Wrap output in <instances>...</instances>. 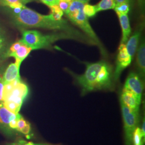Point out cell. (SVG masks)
<instances>
[{
    "label": "cell",
    "instance_id": "cell-1",
    "mask_svg": "<svg viewBox=\"0 0 145 145\" xmlns=\"http://www.w3.org/2000/svg\"><path fill=\"white\" fill-rule=\"evenodd\" d=\"M14 23L17 26L24 28H42L48 30L61 31L76 37L77 39H85L82 33L78 30L73 28L66 20L57 21L52 16L42 15L35 11L29 9L24 5L21 12L13 15Z\"/></svg>",
    "mask_w": 145,
    "mask_h": 145
},
{
    "label": "cell",
    "instance_id": "cell-2",
    "mask_svg": "<svg viewBox=\"0 0 145 145\" xmlns=\"http://www.w3.org/2000/svg\"><path fill=\"white\" fill-rule=\"evenodd\" d=\"M76 39V37L66 32L43 35L39 31L33 30H25L22 31L21 42L32 50L48 48L52 44L61 39Z\"/></svg>",
    "mask_w": 145,
    "mask_h": 145
},
{
    "label": "cell",
    "instance_id": "cell-3",
    "mask_svg": "<svg viewBox=\"0 0 145 145\" xmlns=\"http://www.w3.org/2000/svg\"><path fill=\"white\" fill-rule=\"evenodd\" d=\"M84 5V3L78 1H72L67 12L65 14L71 22L82 29L90 37L93 44L99 47L101 51L104 55L105 50L90 25L88 18L84 14L83 8Z\"/></svg>",
    "mask_w": 145,
    "mask_h": 145
},
{
    "label": "cell",
    "instance_id": "cell-4",
    "mask_svg": "<svg viewBox=\"0 0 145 145\" xmlns=\"http://www.w3.org/2000/svg\"><path fill=\"white\" fill-rule=\"evenodd\" d=\"M104 61L88 63L84 73L81 75H75L78 84L82 88L83 95L96 90V79Z\"/></svg>",
    "mask_w": 145,
    "mask_h": 145
},
{
    "label": "cell",
    "instance_id": "cell-5",
    "mask_svg": "<svg viewBox=\"0 0 145 145\" xmlns=\"http://www.w3.org/2000/svg\"><path fill=\"white\" fill-rule=\"evenodd\" d=\"M122 116L124 121L126 145H132L133 132L139 123V111H133L120 101Z\"/></svg>",
    "mask_w": 145,
    "mask_h": 145
},
{
    "label": "cell",
    "instance_id": "cell-6",
    "mask_svg": "<svg viewBox=\"0 0 145 145\" xmlns=\"http://www.w3.org/2000/svg\"><path fill=\"white\" fill-rule=\"evenodd\" d=\"M113 77L112 68L107 62L104 61L97 77L96 90L112 89Z\"/></svg>",
    "mask_w": 145,
    "mask_h": 145
},
{
    "label": "cell",
    "instance_id": "cell-7",
    "mask_svg": "<svg viewBox=\"0 0 145 145\" xmlns=\"http://www.w3.org/2000/svg\"><path fill=\"white\" fill-rule=\"evenodd\" d=\"M132 60V59L127 53L125 44H120L118 48L116 66L113 76L114 80H118L121 73L130 65Z\"/></svg>",
    "mask_w": 145,
    "mask_h": 145
},
{
    "label": "cell",
    "instance_id": "cell-8",
    "mask_svg": "<svg viewBox=\"0 0 145 145\" xmlns=\"http://www.w3.org/2000/svg\"><path fill=\"white\" fill-rule=\"evenodd\" d=\"M123 90L129 91L141 99L144 90V84L141 78L137 73L131 72L126 80Z\"/></svg>",
    "mask_w": 145,
    "mask_h": 145
},
{
    "label": "cell",
    "instance_id": "cell-9",
    "mask_svg": "<svg viewBox=\"0 0 145 145\" xmlns=\"http://www.w3.org/2000/svg\"><path fill=\"white\" fill-rule=\"evenodd\" d=\"M29 93V89L26 84L22 82L21 80L16 83L13 88L9 99L7 101H10L22 105L24 99Z\"/></svg>",
    "mask_w": 145,
    "mask_h": 145
},
{
    "label": "cell",
    "instance_id": "cell-10",
    "mask_svg": "<svg viewBox=\"0 0 145 145\" xmlns=\"http://www.w3.org/2000/svg\"><path fill=\"white\" fill-rule=\"evenodd\" d=\"M120 101L130 109L133 111H139L141 99H139L134 93L127 90H123Z\"/></svg>",
    "mask_w": 145,
    "mask_h": 145
},
{
    "label": "cell",
    "instance_id": "cell-11",
    "mask_svg": "<svg viewBox=\"0 0 145 145\" xmlns=\"http://www.w3.org/2000/svg\"><path fill=\"white\" fill-rule=\"evenodd\" d=\"M20 66L16 63H11L4 74L3 79L2 80L4 84L9 83L15 80H21L20 75Z\"/></svg>",
    "mask_w": 145,
    "mask_h": 145
},
{
    "label": "cell",
    "instance_id": "cell-12",
    "mask_svg": "<svg viewBox=\"0 0 145 145\" xmlns=\"http://www.w3.org/2000/svg\"><path fill=\"white\" fill-rule=\"evenodd\" d=\"M137 63L139 72V76L141 78H144L145 73V42L142 39L139 46L137 48Z\"/></svg>",
    "mask_w": 145,
    "mask_h": 145
},
{
    "label": "cell",
    "instance_id": "cell-13",
    "mask_svg": "<svg viewBox=\"0 0 145 145\" xmlns=\"http://www.w3.org/2000/svg\"><path fill=\"white\" fill-rule=\"evenodd\" d=\"M141 30H138L129 38L128 40L125 44L126 48L128 54H129L132 60H133L135 52L139 46V42L141 37Z\"/></svg>",
    "mask_w": 145,
    "mask_h": 145
},
{
    "label": "cell",
    "instance_id": "cell-14",
    "mask_svg": "<svg viewBox=\"0 0 145 145\" xmlns=\"http://www.w3.org/2000/svg\"><path fill=\"white\" fill-rule=\"evenodd\" d=\"M122 30V38L120 44H125L128 40L131 33L130 20L127 15L117 14Z\"/></svg>",
    "mask_w": 145,
    "mask_h": 145
},
{
    "label": "cell",
    "instance_id": "cell-15",
    "mask_svg": "<svg viewBox=\"0 0 145 145\" xmlns=\"http://www.w3.org/2000/svg\"><path fill=\"white\" fill-rule=\"evenodd\" d=\"M31 51L32 49L30 47L27 46L26 45L23 43L20 47L15 52L9 53L7 55V57H15L16 63L21 66L22 62L29 56Z\"/></svg>",
    "mask_w": 145,
    "mask_h": 145
},
{
    "label": "cell",
    "instance_id": "cell-16",
    "mask_svg": "<svg viewBox=\"0 0 145 145\" xmlns=\"http://www.w3.org/2000/svg\"><path fill=\"white\" fill-rule=\"evenodd\" d=\"M8 44L5 31L0 26V62L7 57Z\"/></svg>",
    "mask_w": 145,
    "mask_h": 145
},
{
    "label": "cell",
    "instance_id": "cell-17",
    "mask_svg": "<svg viewBox=\"0 0 145 145\" xmlns=\"http://www.w3.org/2000/svg\"><path fill=\"white\" fill-rule=\"evenodd\" d=\"M17 115L6 109L3 104H0V123L9 124L11 120L15 118Z\"/></svg>",
    "mask_w": 145,
    "mask_h": 145
},
{
    "label": "cell",
    "instance_id": "cell-18",
    "mask_svg": "<svg viewBox=\"0 0 145 145\" xmlns=\"http://www.w3.org/2000/svg\"><path fill=\"white\" fill-rule=\"evenodd\" d=\"M115 6L114 0H101L96 5H95L97 12L101 11L114 9Z\"/></svg>",
    "mask_w": 145,
    "mask_h": 145
},
{
    "label": "cell",
    "instance_id": "cell-19",
    "mask_svg": "<svg viewBox=\"0 0 145 145\" xmlns=\"http://www.w3.org/2000/svg\"><path fill=\"white\" fill-rule=\"evenodd\" d=\"M20 80H15L9 83H7L4 84L3 89V93H2V102L7 101L9 99L11 93L15 87L16 83H17Z\"/></svg>",
    "mask_w": 145,
    "mask_h": 145
},
{
    "label": "cell",
    "instance_id": "cell-20",
    "mask_svg": "<svg viewBox=\"0 0 145 145\" xmlns=\"http://www.w3.org/2000/svg\"><path fill=\"white\" fill-rule=\"evenodd\" d=\"M2 102L3 106L9 111L16 114H18L22 106L21 105L10 101H5Z\"/></svg>",
    "mask_w": 145,
    "mask_h": 145
},
{
    "label": "cell",
    "instance_id": "cell-21",
    "mask_svg": "<svg viewBox=\"0 0 145 145\" xmlns=\"http://www.w3.org/2000/svg\"><path fill=\"white\" fill-rule=\"evenodd\" d=\"M142 135L141 134L140 129L139 127H137L135 130L132 138V145H144Z\"/></svg>",
    "mask_w": 145,
    "mask_h": 145
},
{
    "label": "cell",
    "instance_id": "cell-22",
    "mask_svg": "<svg viewBox=\"0 0 145 145\" xmlns=\"http://www.w3.org/2000/svg\"><path fill=\"white\" fill-rule=\"evenodd\" d=\"M51 9V15L52 16L54 20L60 21L62 20V17L63 15V12L59 8V5H53L50 7Z\"/></svg>",
    "mask_w": 145,
    "mask_h": 145
},
{
    "label": "cell",
    "instance_id": "cell-23",
    "mask_svg": "<svg viewBox=\"0 0 145 145\" xmlns=\"http://www.w3.org/2000/svg\"><path fill=\"white\" fill-rule=\"evenodd\" d=\"M117 14L127 15L130 10V5L127 3H123L116 5L114 8Z\"/></svg>",
    "mask_w": 145,
    "mask_h": 145
},
{
    "label": "cell",
    "instance_id": "cell-24",
    "mask_svg": "<svg viewBox=\"0 0 145 145\" xmlns=\"http://www.w3.org/2000/svg\"><path fill=\"white\" fill-rule=\"evenodd\" d=\"M83 10L84 14L87 18L93 17L97 13L96 10L95 5H91L88 3H86L84 5Z\"/></svg>",
    "mask_w": 145,
    "mask_h": 145
},
{
    "label": "cell",
    "instance_id": "cell-25",
    "mask_svg": "<svg viewBox=\"0 0 145 145\" xmlns=\"http://www.w3.org/2000/svg\"><path fill=\"white\" fill-rule=\"evenodd\" d=\"M35 0H0V5L2 6H8L14 3H21L23 5H25L27 3L34 1Z\"/></svg>",
    "mask_w": 145,
    "mask_h": 145
},
{
    "label": "cell",
    "instance_id": "cell-26",
    "mask_svg": "<svg viewBox=\"0 0 145 145\" xmlns=\"http://www.w3.org/2000/svg\"><path fill=\"white\" fill-rule=\"evenodd\" d=\"M72 1V0H60L58 5L61 10L66 14L67 12Z\"/></svg>",
    "mask_w": 145,
    "mask_h": 145
},
{
    "label": "cell",
    "instance_id": "cell-27",
    "mask_svg": "<svg viewBox=\"0 0 145 145\" xmlns=\"http://www.w3.org/2000/svg\"><path fill=\"white\" fill-rule=\"evenodd\" d=\"M22 44H23V42H21V40H19L18 42H16L15 43H14L10 47V48H9L8 51V53H7V55L9 53H12V52H15L16 51H17L20 47L21 45H22Z\"/></svg>",
    "mask_w": 145,
    "mask_h": 145
},
{
    "label": "cell",
    "instance_id": "cell-28",
    "mask_svg": "<svg viewBox=\"0 0 145 145\" xmlns=\"http://www.w3.org/2000/svg\"><path fill=\"white\" fill-rule=\"evenodd\" d=\"M21 117L22 116H21V115L19 114H18L15 118L12 119V120H11L10 123H9V127L11 128V129H16L17 127L18 121V120L20 119Z\"/></svg>",
    "mask_w": 145,
    "mask_h": 145
},
{
    "label": "cell",
    "instance_id": "cell-29",
    "mask_svg": "<svg viewBox=\"0 0 145 145\" xmlns=\"http://www.w3.org/2000/svg\"><path fill=\"white\" fill-rule=\"evenodd\" d=\"M39 1L49 7H51L53 5H58L60 2V0H39Z\"/></svg>",
    "mask_w": 145,
    "mask_h": 145
},
{
    "label": "cell",
    "instance_id": "cell-30",
    "mask_svg": "<svg viewBox=\"0 0 145 145\" xmlns=\"http://www.w3.org/2000/svg\"><path fill=\"white\" fill-rule=\"evenodd\" d=\"M27 122L26 121V120L25 119H23L22 117H21L20 119L18 120V121L17 127L16 130L18 131L19 132H20V131L24 127V126L27 124Z\"/></svg>",
    "mask_w": 145,
    "mask_h": 145
},
{
    "label": "cell",
    "instance_id": "cell-31",
    "mask_svg": "<svg viewBox=\"0 0 145 145\" xmlns=\"http://www.w3.org/2000/svg\"><path fill=\"white\" fill-rule=\"evenodd\" d=\"M31 130V126L29 123H27V124L24 126V128H23L22 130L20 131V132L22 133L24 135H28L30 132Z\"/></svg>",
    "mask_w": 145,
    "mask_h": 145
},
{
    "label": "cell",
    "instance_id": "cell-32",
    "mask_svg": "<svg viewBox=\"0 0 145 145\" xmlns=\"http://www.w3.org/2000/svg\"><path fill=\"white\" fill-rule=\"evenodd\" d=\"M18 142L20 145H53L47 144H35L32 142H26L24 140H20Z\"/></svg>",
    "mask_w": 145,
    "mask_h": 145
},
{
    "label": "cell",
    "instance_id": "cell-33",
    "mask_svg": "<svg viewBox=\"0 0 145 145\" xmlns=\"http://www.w3.org/2000/svg\"><path fill=\"white\" fill-rule=\"evenodd\" d=\"M137 2L140 11L143 13L145 9V0H137Z\"/></svg>",
    "mask_w": 145,
    "mask_h": 145
},
{
    "label": "cell",
    "instance_id": "cell-34",
    "mask_svg": "<svg viewBox=\"0 0 145 145\" xmlns=\"http://www.w3.org/2000/svg\"><path fill=\"white\" fill-rule=\"evenodd\" d=\"M24 5H23V4H22L21 3H18V2H16V3H12L10 5H9V7L11 8V9H14L16 8H23Z\"/></svg>",
    "mask_w": 145,
    "mask_h": 145
},
{
    "label": "cell",
    "instance_id": "cell-35",
    "mask_svg": "<svg viewBox=\"0 0 145 145\" xmlns=\"http://www.w3.org/2000/svg\"><path fill=\"white\" fill-rule=\"evenodd\" d=\"M4 84L2 81L0 80V102H2V93H3V89Z\"/></svg>",
    "mask_w": 145,
    "mask_h": 145
},
{
    "label": "cell",
    "instance_id": "cell-36",
    "mask_svg": "<svg viewBox=\"0 0 145 145\" xmlns=\"http://www.w3.org/2000/svg\"><path fill=\"white\" fill-rule=\"evenodd\" d=\"M114 1H115L116 5H119V4L123 3H129V4H130V1H129V0H114ZM130 7H131V6H130Z\"/></svg>",
    "mask_w": 145,
    "mask_h": 145
},
{
    "label": "cell",
    "instance_id": "cell-37",
    "mask_svg": "<svg viewBox=\"0 0 145 145\" xmlns=\"http://www.w3.org/2000/svg\"><path fill=\"white\" fill-rule=\"evenodd\" d=\"M145 120H144V122L142 123V126H141V128L140 129V131H141V134L142 135L143 137L145 138Z\"/></svg>",
    "mask_w": 145,
    "mask_h": 145
},
{
    "label": "cell",
    "instance_id": "cell-38",
    "mask_svg": "<svg viewBox=\"0 0 145 145\" xmlns=\"http://www.w3.org/2000/svg\"><path fill=\"white\" fill-rule=\"evenodd\" d=\"M22 8H16L12 9H13V15H16V14H18L21 12Z\"/></svg>",
    "mask_w": 145,
    "mask_h": 145
},
{
    "label": "cell",
    "instance_id": "cell-39",
    "mask_svg": "<svg viewBox=\"0 0 145 145\" xmlns=\"http://www.w3.org/2000/svg\"><path fill=\"white\" fill-rule=\"evenodd\" d=\"M72 1H78L81 2L82 3L86 4V3H88L90 0H72Z\"/></svg>",
    "mask_w": 145,
    "mask_h": 145
},
{
    "label": "cell",
    "instance_id": "cell-40",
    "mask_svg": "<svg viewBox=\"0 0 145 145\" xmlns=\"http://www.w3.org/2000/svg\"><path fill=\"white\" fill-rule=\"evenodd\" d=\"M20 145V144H19V142H18H18H16L12 143V144H9V145Z\"/></svg>",
    "mask_w": 145,
    "mask_h": 145
},
{
    "label": "cell",
    "instance_id": "cell-41",
    "mask_svg": "<svg viewBox=\"0 0 145 145\" xmlns=\"http://www.w3.org/2000/svg\"><path fill=\"white\" fill-rule=\"evenodd\" d=\"M133 1H134V0H129V1H130V6L132 5V4H133Z\"/></svg>",
    "mask_w": 145,
    "mask_h": 145
}]
</instances>
